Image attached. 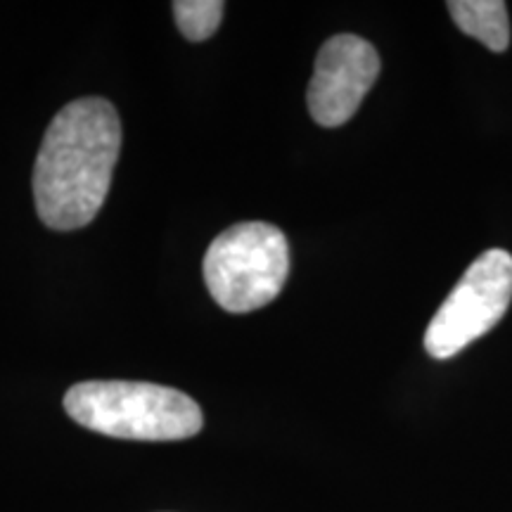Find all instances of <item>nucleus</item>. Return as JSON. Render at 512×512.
<instances>
[{
    "label": "nucleus",
    "mask_w": 512,
    "mask_h": 512,
    "mask_svg": "<svg viewBox=\"0 0 512 512\" xmlns=\"http://www.w3.org/2000/svg\"><path fill=\"white\" fill-rule=\"evenodd\" d=\"M448 12L465 36L484 43L494 53H503L510 46L508 5L503 0H453Z\"/></svg>",
    "instance_id": "obj_6"
},
{
    "label": "nucleus",
    "mask_w": 512,
    "mask_h": 512,
    "mask_svg": "<svg viewBox=\"0 0 512 512\" xmlns=\"http://www.w3.org/2000/svg\"><path fill=\"white\" fill-rule=\"evenodd\" d=\"M121 150V121L107 100L64 105L50 121L34 166V197L41 221L53 230L88 226L112 185Z\"/></svg>",
    "instance_id": "obj_1"
},
{
    "label": "nucleus",
    "mask_w": 512,
    "mask_h": 512,
    "mask_svg": "<svg viewBox=\"0 0 512 512\" xmlns=\"http://www.w3.org/2000/svg\"><path fill=\"white\" fill-rule=\"evenodd\" d=\"M290 273V245L283 230L247 221L223 230L204 256V283L228 313H249L271 304Z\"/></svg>",
    "instance_id": "obj_3"
},
{
    "label": "nucleus",
    "mask_w": 512,
    "mask_h": 512,
    "mask_svg": "<svg viewBox=\"0 0 512 512\" xmlns=\"http://www.w3.org/2000/svg\"><path fill=\"white\" fill-rule=\"evenodd\" d=\"M226 5L219 0H178L174 3V17L181 34L188 41H207L219 29Z\"/></svg>",
    "instance_id": "obj_7"
},
{
    "label": "nucleus",
    "mask_w": 512,
    "mask_h": 512,
    "mask_svg": "<svg viewBox=\"0 0 512 512\" xmlns=\"http://www.w3.org/2000/svg\"><path fill=\"white\" fill-rule=\"evenodd\" d=\"M512 302V256L489 249L463 273L425 332L427 354L446 361L460 354L505 316Z\"/></svg>",
    "instance_id": "obj_4"
},
{
    "label": "nucleus",
    "mask_w": 512,
    "mask_h": 512,
    "mask_svg": "<svg viewBox=\"0 0 512 512\" xmlns=\"http://www.w3.org/2000/svg\"><path fill=\"white\" fill-rule=\"evenodd\" d=\"M380 76V55L366 38L332 36L323 43L309 83V112L316 124L337 128L354 117Z\"/></svg>",
    "instance_id": "obj_5"
},
{
    "label": "nucleus",
    "mask_w": 512,
    "mask_h": 512,
    "mask_svg": "<svg viewBox=\"0 0 512 512\" xmlns=\"http://www.w3.org/2000/svg\"><path fill=\"white\" fill-rule=\"evenodd\" d=\"M64 411L86 430L133 441H181L202 432L195 399L150 382L95 380L64 394Z\"/></svg>",
    "instance_id": "obj_2"
}]
</instances>
